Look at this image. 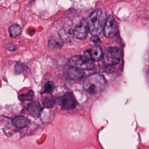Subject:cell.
Here are the masks:
<instances>
[{
	"instance_id": "cell-4",
	"label": "cell",
	"mask_w": 149,
	"mask_h": 149,
	"mask_svg": "<svg viewBox=\"0 0 149 149\" xmlns=\"http://www.w3.org/2000/svg\"><path fill=\"white\" fill-rule=\"evenodd\" d=\"M69 63L71 66L81 70H91L94 67L93 61L80 55L72 56L69 60Z\"/></svg>"
},
{
	"instance_id": "cell-17",
	"label": "cell",
	"mask_w": 149,
	"mask_h": 149,
	"mask_svg": "<svg viewBox=\"0 0 149 149\" xmlns=\"http://www.w3.org/2000/svg\"><path fill=\"white\" fill-rule=\"evenodd\" d=\"M5 48L6 49H8V50L13 51V50H15L16 48V46L15 45H13V44H7L5 45Z\"/></svg>"
},
{
	"instance_id": "cell-6",
	"label": "cell",
	"mask_w": 149,
	"mask_h": 149,
	"mask_svg": "<svg viewBox=\"0 0 149 149\" xmlns=\"http://www.w3.org/2000/svg\"><path fill=\"white\" fill-rule=\"evenodd\" d=\"M88 32V27L87 19H83L80 23L74 27L73 34L75 38L79 40H83L87 37Z\"/></svg>"
},
{
	"instance_id": "cell-9",
	"label": "cell",
	"mask_w": 149,
	"mask_h": 149,
	"mask_svg": "<svg viewBox=\"0 0 149 149\" xmlns=\"http://www.w3.org/2000/svg\"><path fill=\"white\" fill-rule=\"evenodd\" d=\"M27 109L30 115L37 118L40 116L42 107L38 101H33L28 105Z\"/></svg>"
},
{
	"instance_id": "cell-8",
	"label": "cell",
	"mask_w": 149,
	"mask_h": 149,
	"mask_svg": "<svg viewBox=\"0 0 149 149\" xmlns=\"http://www.w3.org/2000/svg\"><path fill=\"white\" fill-rule=\"evenodd\" d=\"M102 51L100 47H94L89 50H87L84 56L92 61H98L102 57Z\"/></svg>"
},
{
	"instance_id": "cell-15",
	"label": "cell",
	"mask_w": 149,
	"mask_h": 149,
	"mask_svg": "<svg viewBox=\"0 0 149 149\" xmlns=\"http://www.w3.org/2000/svg\"><path fill=\"white\" fill-rule=\"evenodd\" d=\"M15 72L17 74L22 73L24 70L23 64L21 62L16 63V64L15 65Z\"/></svg>"
},
{
	"instance_id": "cell-7",
	"label": "cell",
	"mask_w": 149,
	"mask_h": 149,
	"mask_svg": "<svg viewBox=\"0 0 149 149\" xmlns=\"http://www.w3.org/2000/svg\"><path fill=\"white\" fill-rule=\"evenodd\" d=\"M61 105L65 109H72L77 105L76 100L73 94L70 92L65 93L61 98Z\"/></svg>"
},
{
	"instance_id": "cell-16",
	"label": "cell",
	"mask_w": 149,
	"mask_h": 149,
	"mask_svg": "<svg viewBox=\"0 0 149 149\" xmlns=\"http://www.w3.org/2000/svg\"><path fill=\"white\" fill-rule=\"evenodd\" d=\"M54 87V83L52 81H48L45 83L44 88L45 91L47 92H50L52 90Z\"/></svg>"
},
{
	"instance_id": "cell-10",
	"label": "cell",
	"mask_w": 149,
	"mask_h": 149,
	"mask_svg": "<svg viewBox=\"0 0 149 149\" xmlns=\"http://www.w3.org/2000/svg\"><path fill=\"white\" fill-rule=\"evenodd\" d=\"M12 122L15 126L21 129L27 126L29 124V120L27 118L23 116H17L13 119Z\"/></svg>"
},
{
	"instance_id": "cell-12",
	"label": "cell",
	"mask_w": 149,
	"mask_h": 149,
	"mask_svg": "<svg viewBox=\"0 0 149 149\" xmlns=\"http://www.w3.org/2000/svg\"><path fill=\"white\" fill-rule=\"evenodd\" d=\"M22 32L21 27L16 24H12L9 28V33L11 37H15L19 35Z\"/></svg>"
},
{
	"instance_id": "cell-5",
	"label": "cell",
	"mask_w": 149,
	"mask_h": 149,
	"mask_svg": "<svg viewBox=\"0 0 149 149\" xmlns=\"http://www.w3.org/2000/svg\"><path fill=\"white\" fill-rule=\"evenodd\" d=\"M104 36L107 37L111 38L116 36L118 31L116 22L114 17L110 15L106 19V22L103 29Z\"/></svg>"
},
{
	"instance_id": "cell-3",
	"label": "cell",
	"mask_w": 149,
	"mask_h": 149,
	"mask_svg": "<svg viewBox=\"0 0 149 149\" xmlns=\"http://www.w3.org/2000/svg\"><path fill=\"white\" fill-rule=\"evenodd\" d=\"M121 58V49L117 47H111L107 49L102 55V62L107 66L115 65L120 61Z\"/></svg>"
},
{
	"instance_id": "cell-11",
	"label": "cell",
	"mask_w": 149,
	"mask_h": 149,
	"mask_svg": "<svg viewBox=\"0 0 149 149\" xmlns=\"http://www.w3.org/2000/svg\"><path fill=\"white\" fill-rule=\"evenodd\" d=\"M69 73L70 77L72 79L74 80H77L82 78L84 74L82 70L74 68V67H73L70 69Z\"/></svg>"
},
{
	"instance_id": "cell-1",
	"label": "cell",
	"mask_w": 149,
	"mask_h": 149,
	"mask_svg": "<svg viewBox=\"0 0 149 149\" xmlns=\"http://www.w3.org/2000/svg\"><path fill=\"white\" fill-rule=\"evenodd\" d=\"M106 19L105 13L101 9L94 10L87 19L88 31L93 36L99 35L103 30Z\"/></svg>"
},
{
	"instance_id": "cell-14",
	"label": "cell",
	"mask_w": 149,
	"mask_h": 149,
	"mask_svg": "<svg viewBox=\"0 0 149 149\" xmlns=\"http://www.w3.org/2000/svg\"><path fill=\"white\" fill-rule=\"evenodd\" d=\"M34 97V93L31 90L29 91L28 93L25 94H22L19 96V99L20 101H31L33 100Z\"/></svg>"
},
{
	"instance_id": "cell-13",
	"label": "cell",
	"mask_w": 149,
	"mask_h": 149,
	"mask_svg": "<svg viewBox=\"0 0 149 149\" xmlns=\"http://www.w3.org/2000/svg\"><path fill=\"white\" fill-rule=\"evenodd\" d=\"M55 100L54 98L51 95H46L42 98V103L45 107H51L55 104Z\"/></svg>"
},
{
	"instance_id": "cell-2",
	"label": "cell",
	"mask_w": 149,
	"mask_h": 149,
	"mask_svg": "<svg viewBox=\"0 0 149 149\" xmlns=\"http://www.w3.org/2000/svg\"><path fill=\"white\" fill-rule=\"evenodd\" d=\"M106 84V80L102 75L94 73L85 79L83 82V87L90 94H98L104 90Z\"/></svg>"
}]
</instances>
